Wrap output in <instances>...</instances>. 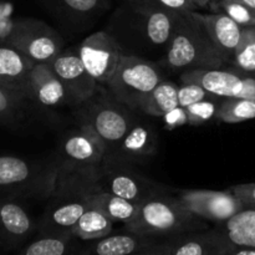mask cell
Returning a JSON list of instances; mask_svg holds the SVG:
<instances>
[{
	"mask_svg": "<svg viewBox=\"0 0 255 255\" xmlns=\"http://www.w3.org/2000/svg\"><path fill=\"white\" fill-rule=\"evenodd\" d=\"M100 179L101 168L62 162L40 223V236H71L75 224L89 208L91 196L102 191Z\"/></svg>",
	"mask_w": 255,
	"mask_h": 255,
	"instance_id": "cell-1",
	"label": "cell"
},
{
	"mask_svg": "<svg viewBox=\"0 0 255 255\" xmlns=\"http://www.w3.org/2000/svg\"><path fill=\"white\" fill-rule=\"evenodd\" d=\"M208 224L194 216L177 197L157 193L138 204L136 216L125 224V231L153 238H174L192 232L206 231Z\"/></svg>",
	"mask_w": 255,
	"mask_h": 255,
	"instance_id": "cell-2",
	"label": "cell"
},
{
	"mask_svg": "<svg viewBox=\"0 0 255 255\" xmlns=\"http://www.w3.org/2000/svg\"><path fill=\"white\" fill-rule=\"evenodd\" d=\"M167 64L174 70L221 69L227 64L193 11H173Z\"/></svg>",
	"mask_w": 255,
	"mask_h": 255,
	"instance_id": "cell-3",
	"label": "cell"
},
{
	"mask_svg": "<svg viewBox=\"0 0 255 255\" xmlns=\"http://www.w3.org/2000/svg\"><path fill=\"white\" fill-rule=\"evenodd\" d=\"M161 81V72L156 65L134 55H125L106 85L116 101L128 109L139 110Z\"/></svg>",
	"mask_w": 255,
	"mask_h": 255,
	"instance_id": "cell-4",
	"label": "cell"
},
{
	"mask_svg": "<svg viewBox=\"0 0 255 255\" xmlns=\"http://www.w3.org/2000/svg\"><path fill=\"white\" fill-rule=\"evenodd\" d=\"M7 44L34 60L51 62L61 52L62 39L45 22L34 19L20 20L11 29Z\"/></svg>",
	"mask_w": 255,
	"mask_h": 255,
	"instance_id": "cell-5",
	"label": "cell"
},
{
	"mask_svg": "<svg viewBox=\"0 0 255 255\" xmlns=\"http://www.w3.org/2000/svg\"><path fill=\"white\" fill-rule=\"evenodd\" d=\"M79 56L97 82L107 84L125 56L120 42L106 31L90 35L79 47Z\"/></svg>",
	"mask_w": 255,
	"mask_h": 255,
	"instance_id": "cell-6",
	"label": "cell"
},
{
	"mask_svg": "<svg viewBox=\"0 0 255 255\" xmlns=\"http://www.w3.org/2000/svg\"><path fill=\"white\" fill-rule=\"evenodd\" d=\"M177 198L194 216L217 224L228 221L246 207L231 189L226 192L187 189L179 192Z\"/></svg>",
	"mask_w": 255,
	"mask_h": 255,
	"instance_id": "cell-7",
	"label": "cell"
},
{
	"mask_svg": "<svg viewBox=\"0 0 255 255\" xmlns=\"http://www.w3.org/2000/svg\"><path fill=\"white\" fill-rule=\"evenodd\" d=\"M119 104V101L94 104L85 117L84 125L94 129L106 142L109 149L116 148L134 124L131 115Z\"/></svg>",
	"mask_w": 255,
	"mask_h": 255,
	"instance_id": "cell-8",
	"label": "cell"
},
{
	"mask_svg": "<svg viewBox=\"0 0 255 255\" xmlns=\"http://www.w3.org/2000/svg\"><path fill=\"white\" fill-rule=\"evenodd\" d=\"M50 64L64 85L70 101L77 105L85 104L96 94L99 82L87 71L79 54L60 52Z\"/></svg>",
	"mask_w": 255,
	"mask_h": 255,
	"instance_id": "cell-9",
	"label": "cell"
},
{
	"mask_svg": "<svg viewBox=\"0 0 255 255\" xmlns=\"http://www.w3.org/2000/svg\"><path fill=\"white\" fill-rule=\"evenodd\" d=\"M100 182L102 191L114 193L136 204L163 192V188L158 184L126 167H101Z\"/></svg>",
	"mask_w": 255,
	"mask_h": 255,
	"instance_id": "cell-10",
	"label": "cell"
},
{
	"mask_svg": "<svg viewBox=\"0 0 255 255\" xmlns=\"http://www.w3.org/2000/svg\"><path fill=\"white\" fill-rule=\"evenodd\" d=\"M107 151L106 142L86 125L69 133L62 143L64 161L79 166L101 168Z\"/></svg>",
	"mask_w": 255,
	"mask_h": 255,
	"instance_id": "cell-11",
	"label": "cell"
},
{
	"mask_svg": "<svg viewBox=\"0 0 255 255\" xmlns=\"http://www.w3.org/2000/svg\"><path fill=\"white\" fill-rule=\"evenodd\" d=\"M36 62L10 44H0V85L30 101V72Z\"/></svg>",
	"mask_w": 255,
	"mask_h": 255,
	"instance_id": "cell-12",
	"label": "cell"
},
{
	"mask_svg": "<svg viewBox=\"0 0 255 255\" xmlns=\"http://www.w3.org/2000/svg\"><path fill=\"white\" fill-rule=\"evenodd\" d=\"M182 84H197L216 97H239L243 90V76L234 67L229 69L187 70L181 76Z\"/></svg>",
	"mask_w": 255,
	"mask_h": 255,
	"instance_id": "cell-13",
	"label": "cell"
},
{
	"mask_svg": "<svg viewBox=\"0 0 255 255\" xmlns=\"http://www.w3.org/2000/svg\"><path fill=\"white\" fill-rule=\"evenodd\" d=\"M193 14L203 25L209 37L223 55L226 61L228 62L229 60L233 59L234 51L242 39L243 27L224 12L202 14L196 10Z\"/></svg>",
	"mask_w": 255,
	"mask_h": 255,
	"instance_id": "cell-14",
	"label": "cell"
},
{
	"mask_svg": "<svg viewBox=\"0 0 255 255\" xmlns=\"http://www.w3.org/2000/svg\"><path fill=\"white\" fill-rule=\"evenodd\" d=\"M30 101L44 107H55L69 100L64 85L49 62H36L30 72Z\"/></svg>",
	"mask_w": 255,
	"mask_h": 255,
	"instance_id": "cell-15",
	"label": "cell"
},
{
	"mask_svg": "<svg viewBox=\"0 0 255 255\" xmlns=\"http://www.w3.org/2000/svg\"><path fill=\"white\" fill-rule=\"evenodd\" d=\"M159 243L158 238L126 231L125 233L109 234L104 238L91 241L82 255H132Z\"/></svg>",
	"mask_w": 255,
	"mask_h": 255,
	"instance_id": "cell-16",
	"label": "cell"
},
{
	"mask_svg": "<svg viewBox=\"0 0 255 255\" xmlns=\"http://www.w3.org/2000/svg\"><path fill=\"white\" fill-rule=\"evenodd\" d=\"M31 217L20 204L0 201V239L9 248L20 246L34 232Z\"/></svg>",
	"mask_w": 255,
	"mask_h": 255,
	"instance_id": "cell-17",
	"label": "cell"
},
{
	"mask_svg": "<svg viewBox=\"0 0 255 255\" xmlns=\"http://www.w3.org/2000/svg\"><path fill=\"white\" fill-rule=\"evenodd\" d=\"M171 241V255H218L232 246L216 228L182 234Z\"/></svg>",
	"mask_w": 255,
	"mask_h": 255,
	"instance_id": "cell-18",
	"label": "cell"
},
{
	"mask_svg": "<svg viewBox=\"0 0 255 255\" xmlns=\"http://www.w3.org/2000/svg\"><path fill=\"white\" fill-rule=\"evenodd\" d=\"M216 229L232 246L255 248V206H246Z\"/></svg>",
	"mask_w": 255,
	"mask_h": 255,
	"instance_id": "cell-19",
	"label": "cell"
},
{
	"mask_svg": "<svg viewBox=\"0 0 255 255\" xmlns=\"http://www.w3.org/2000/svg\"><path fill=\"white\" fill-rule=\"evenodd\" d=\"M44 178L47 177H37L36 167H32L24 158L15 156H0V189L42 187L36 182L37 179Z\"/></svg>",
	"mask_w": 255,
	"mask_h": 255,
	"instance_id": "cell-20",
	"label": "cell"
},
{
	"mask_svg": "<svg viewBox=\"0 0 255 255\" xmlns=\"http://www.w3.org/2000/svg\"><path fill=\"white\" fill-rule=\"evenodd\" d=\"M157 147V136L148 125L133 124L116 149L126 158H142L154 153Z\"/></svg>",
	"mask_w": 255,
	"mask_h": 255,
	"instance_id": "cell-21",
	"label": "cell"
},
{
	"mask_svg": "<svg viewBox=\"0 0 255 255\" xmlns=\"http://www.w3.org/2000/svg\"><path fill=\"white\" fill-rule=\"evenodd\" d=\"M89 206L104 212L114 223L120 222L124 224L131 222L138 209V204L106 191H100L91 196Z\"/></svg>",
	"mask_w": 255,
	"mask_h": 255,
	"instance_id": "cell-22",
	"label": "cell"
},
{
	"mask_svg": "<svg viewBox=\"0 0 255 255\" xmlns=\"http://www.w3.org/2000/svg\"><path fill=\"white\" fill-rule=\"evenodd\" d=\"M114 222L100 209L89 206L71 231V236L79 241H96L112 233Z\"/></svg>",
	"mask_w": 255,
	"mask_h": 255,
	"instance_id": "cell-23",
	"label": "cell"
},
{
	"mask_svg": "<svg viewBox=\"0 0 255 255\" xmlns=\"http://www.w3.org/2000/svg\"><path fill=\"white\" fill-rule=\"evenodd\" d=\"M178 106V86L162 80L142 102L139 110L149 116L163 117Z\"/></svg>",
	"mask_w": 255,
	"mask_h": 255,
	"instance_id": "cell-24",
	"label": "cell"
},
{
	"mask_svg": "<svg viewBox=\"0 0 255 255\" xmlns=\"http://www.w3.org/2000/svg\"><path fill=\"white\" fill-rule=\"evenodd\" d=\"M75 239L72 236H40L17 255H72Z\"/></svg>",
	"mask_w": 255,
	"mask_h": 255,
	"instance_id": "cell-25",
	"label": "cell"
},
{
	"mask_svg": "<svg viewBox=\"0 0 255 255\" xmlns=\"http://www.w3.org/2000/svg\"><path fill=\"white\" fill-rule=\"evenodd\" d=\"M50 10L69 17H91L97 15L107 0H41Z\"/></svg>",
	"mask_w": 255,
	"mask_h": 255,
	"instance_id": "cell-26",
	"label": "cell"
},
{
	"mask_svg": "<svg viewBox=\"0 0 255 255\" xmlns=\"http://www.w3.org/2000/svg\"><path fill=\"white\" fill-rule=\"evenodd\" d=\"M233 67L242 74L255 76V26L243 27L233 55Z\"/></svg>",
	"mask_w": 255,
	"mask_h": 255,
	"instance_id": "cell-27",
	"label": "cell"
},
{
	"mask_svg": "<svg viewBox=\"0 0 255 255\" xmlns=\"http://www.w3.org/2000/svg\"><path fill=\"white\" fill-rule=\"evenodd\" d=\"M216 117L226 124H239L255 120V101L238 97L223 99L218 106Z\"/></svg>",
	"mask_w": 255,
	"mask_h": 255,
	"instance_id": "cell-28",
	"label": "cell"
},
{
	"mask_svg": "<svg viewBox=\"0 0 255 255\" xmlns=\"http://www.w3.org/2000/svg\"><path fill=\"white\" fill-rule=\"evenodd\" d=\"M24 100L0 85V124L16 125L24 117Z\"/></svg>",
	"mask_w": 255,
	"mask_h": 255,
	"instance_id": "cell-29",
	"label": "cell"
},
{
	"mask_svg": "<svg viewBox=\"0 0 255 255\" xmlns=\"http://www.w3.org/2000/svg\"><path fill=\"white\" fill-rule=\"evenodd\" d=\"M219 6L224 14L234 20L242 27L255 26V9L236 0H219Z\"/></svg>",
	"mask_w": 255,
	"mask_h": 255,
	"instance_id": "cell-30",
	"label": "cell"
},
{
	"mask_svg": "<svg viewBox=\"0 0 255 255\" xmlns=\"http://www.w3.org/2000/svg\"><path fill=\"white\" fill-rule=\"evenodd\" d=\"M217 99H207L202 100V101L197 102V104L191 105V106L186 107L187 112V120H188V125L192 126H198V125L204 124V122L209 121L217 116V111H218V106L216 104Z\"/></svg>",
	"mask_w": 255,
	"mask_h": 255,
	"instance_id": "cell-31",
	"label": "cell"
},
{
	"mask_svg": "<svg viewBox=\"0 0 255 255\" xmlns=\"http://www.w3.org/2000/svg\"><path fill=\"white\" fill-rule=\"evenodd\" d=\"M218 99L197 84H182L178 87V105L183 109L202 100Z\"/></svg>",
	"mask_w": 255,
	"mask_h": 255,
	"instance_id": "cell-32",
	"label": "cell"
},
{
	"mask_svg": "<svg viewBox=\"0 0 255 255\" xmlns=\"http://www.w3.org/2000/svg\"><path fill=\"white\" fill-rule=\"evenodd\" d=\"M142 1L149 6L173 10V11H196L198 9L191 0H142Z\"/></svg>",
	"mask_w": 255,
	"mask_h": 255,
	"instance_id": "cell-33",
	"label": "cell"
},
{
	"mask_svg": "<svg viewBox=\"0 0 255 255\" xmlns=\"http://www.w3.org/2000/svg\"><path fill=\"white\" fill-rule=\"evenodd\" d=\"M229 189L243 202L244 206H255V183L238 184Z\"/></svg>",
	"mask_w": 255,
	"mask_h": 255,
	"instance_id": "cell-34",
	"label": "cell"
},
{
	"mask_svg": "<svg viewBox=\"0 0 255 255\" xmlns=\"http://www.w3.org/2000/svg\"><path fill=\"white\" fill-rule=\"evenodd\" d=\"M163 119L167 127H169V128H174V127H179L188 124L186 110L181 106L176 107L172 111H169L166 116H163Z\"/></svg>",
	"mask_w": 255,
	"mask_h": 255,
	"instance_id": "cell-35",
	"label": "cell"
},
{
	"mask_svg": "<svg viewBox=\"0 0 255 255\" xmlns=\"http://www.w3.org/2000/svg\"><path fill=\"white\" fill-rule=\"evenodd\" d=\"M171 248H172V241L169 239H164L157 246L152 247V248L142 251L139 253L132 254V255H171Z\"/></svg>",
	"mask_w": 255,
	"mask_h": 255,
	"instance_id": "cell-36",
	"label": "cell"
},
{
	"mask_svg": "<svg viewBox=\"0 0 255 255\" xmlns=\"http://www.w3.org/2000/svg\"><path fill=\"white\" fill-rule=\"evenodd\" d=\"M242 76H243V90L238 99L254 100L255 101V76L246 74H242Z\"/></svg>",
	"mask_w": 255,
	"mask_h": 255,
	"instance_id": "cell-37",
	"label": "cell"
},
{
	"mask_svg": "<svg viewBox=\"0 0 255 255\" xmlns=\"http://www.w3.org/2000/svg\"><path fill=\"white\" fill-rule=\"evenodd\" d=\"M218 255H255V248H249V247H237L231 246Z\"/></svg>",
	"mask_w": 255,
	"mask_h": 255,
	"instance_id": "cell-38",
	"label": "cell"
},
{
	"mask_svg": "<svg viewBox=\"0 0 255 255\" xmlns=\"http://www.w3.org/2000/svg\"><path fill=\"white\" fill-rule=\"evenodd\" d=\"M191 1L193 2L197 7H206L208 6L213 0H191Z\"/></svg>",
	"mask_w": 255,
	"mask_h": 255,
	"instance_id": "cell-39",
	"label": "cell"
},
{
	"mask_svg": "<svg viewBox=\"0 0 255 255\" xmlns=\"http://www.w3.org/2000/svg\"><path fill=\"white\" fill-rule=\"evenodd\" d=\"M236 1H239V2H242V4H246V5H248V6L255 9V0H236Z\"/></svg>",
	"mask_w": 255,
	"mask_h": 255,
	"instance_id": "cell-40",
	"label": "cell"
}]
</instances>
